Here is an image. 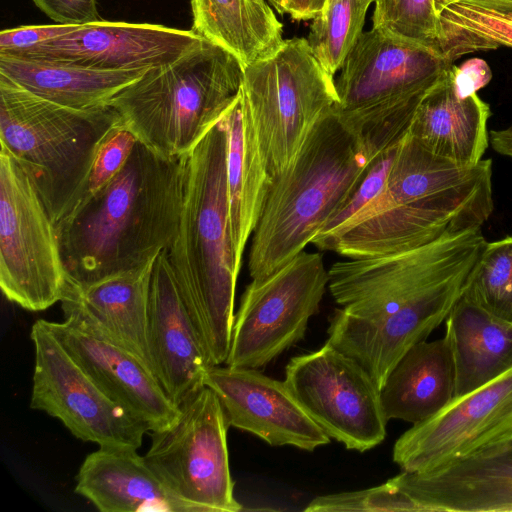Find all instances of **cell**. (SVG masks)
<instances>
[{
    "instance_id": "1",
    "label": "cell",
    "mask_w": 512,
    "mask_h": 512,
    "mask_svg": "<svg viewBox=\"0 0 512 512\" xmlns=\"http://www.w3.org/2000/svg\"><path fill=\"white\" fill-rule=\"evenodd\" d=\"M485 243L480 228L470 229L399 253L335 262L328 288L340 308L327 342L381 390L402 356L446 320Z\"/></svg>"
},
{
    "instance_id": "2",
    "label": "cell",
    "mask_w": 512,
    "mask_h": 512,
    "mask_svg": "<svg viewBox=\"0 0 512 512\" xmlns=\"http://www.w3.org/2000/svg\"><path fill=\"white\" fill-rule=\"evenodd\" d=\"M187 155L163 157L137 141L121 170L56 225L69 285L140 267L176 235Z\"/></svg>"
},
{
    "instance_id": "3",
    "label": "cell",
    "mask_w": 512,
    "mask_h": 512,
    "mask_svg": "<svg viewBox=\"0 0 512 512\" xmlns=\"http://www.w3.org/2000/svg\"><path fill=\"white\" fill-rule=\"evenodd\" d=\"M227 145L224 114L187 155L178 229L166 250L212 366L224 364L228 357L239 274L231 241Z\"/></svg>"
},
{
    "instance_id": "4",
    "label": "cell",
    "mask_w": 512,
    "mask_h": 512,
    "mask_svg": "<svg viewBox=\"0 0 512 512\" xmlns=\"http://www.w3.org/2000/svg\"><path fill=\"white\" fill-rule=\"evenodd\" d=\"M369 165L333 110L324 114L270 186L252 233L251 279L263 280L302 252L357 187Z\"/></svg>"
},
{
    "instance_id": "5",
    "label": "cell",
    "mask_w": 512,
    "mask_h": 512,
    "mask_svg": "<svg viewBox=\"0 0 512 512\" xmlns=\"http://www.w3.org/2000/svg\"><path fill=\"white\" fill-rule=\"evenodd\" d=\"M244 68L202 39L175 61L147 70L110 102L138 141L157 154H188L238 97Z\"/></svg>"
},
{
    "instance_id": "6",
    "label": "cell",
    "mask_w": 512,
    "mask_h": 512,
    "mask_svg": "<svg viewBox=\"0 0 512 512\" xmlns=\"http://www.w3.org/2000/svg\"><path fill=\"white\" fill-rule=\"evenodd\" d=\"M122 119L110 105L74 109L0 75V144L26 171L56 225L80 198L97 151Z\"/></svg>"
},
{
    "instance_id": "7",
    "label": "cell",
    "mask_w": 512,
    "mask_h": 512,
    "mask_svg": "<svg viewBox=\"0 0 512 512\" xmlns=\"http://www.w3.org/2000/svg\"><path fill=\"white\" fill-rule=\"evenodd\" d=\"M451 65L435 48L372 28L341 68L332 110L371 162L403 139L421 100Z\"/></svg>"
},
{
    "instance_id": "8",
    "label": "cell",
    "mask_w": 512,
    "mask_h": 512,
    "mask_svg": "<svg viewBox=\"0 0 512 512\" xmlns=\"http://www.w3.org/2000/svg\"><path fill=\"white\" fill-rule=\"evenodd\" d=\"M240 97L244 130L271 183L338 102L334 77L303 37L285 40L274 54L246 66Z\"/></svg>"
},
{
    "instance_id": "9",
    "label": "cell",
    "mask_w": 512,
    "mask_h": 512,
    "mask_svg": "<svg viewBox=\"0 0 512 512\" xmlns=\"http://www.w3.org/2000/svg\"><path fill=\"white\" fill-rule=\"evenodd\" d=\"M178 407L168 426L150 432L146 463L188 512L242 510L230 473V426L217 395L204 386Z\"/></svg>"
},
{
    "instance_id": "10",
    "label": "cell",
    "mask_w": 512,
    "mask_h": 512,
    "mask_svg": "<svg viewBox=\"0 0 512 512\" xmlns=\"http://www.w3.org/2000/svg\"><path fill=\"white\" fill-rule=\"evenodd\" d=\"M54 223L29 175L0 152V287L11 302L41 311L68 289Z\"/></svg>"
},
{
    "instance_id": "11",
    "label": "cell",
    "mask_w": 512,
    "mask_h": 512,
    "mask_svg": "<svg viewBox=\"0 0 512 512\" xmlns=\"http://www.w3.org/2000/svg\"><path fill=\"white\" fill-rule=\"evenodd\" d=\"M328 283L322 255L304 250L263 280H252L234 316L225 364L259 369L302 340Z\"/></svg>"
},
{
    "instance_id": "12",
    "label": "cell",
    "mask_w": 512,
    "mask_h": 512,
    "mask_svg": "<svg viewBox=\"0 0 512 512\" xmlns=\"http://www.w3.org/2000/svg\"><path fill=\"white\" fill-rule=\"evenodd\" d=\"M284 382L308 416L347 449L365 452L385 439L380 388L359 362L327 341L292 357Z\"/></svg>"
},
{
    "instance_id": "13",
    "label": "cell",
    "mask_w": 512,
    "mask_h": 512,
    "mask_svg": "<svg viewBox=\"0 0 512 512\" xmlns=\"http://www.w3.org/2000/svg\"><path fill=\"white\" fill-rule=\"evenodd\" d=\"M396 205L425 208L460 230L481 228L494 209L492 160L458 164L431 153L406 134L397 145L381 193L338 230Z\"/></svg>"
},
{
    "instance_id": "14",
    "label": "cell",
    "mask_w": 512,
    "mask_h": 512,
    "mask_svg": "<svg viewBox=\"0 0 512 512\" xmlns=\"http://www.w3.org/2000/svg\"><path fill=\"white\" fill-rule=\"evenodd\" d=\"M35 365L30 406L59 419L78 439L99 447L138 449L145 425L110 399L47 327L31 329Z\"/></svg>"
},
{
    "instance_id": "15",
    "label": "cell",
    "mask_w": 512,
    "mask_h": 512,
    "mask_svg": "<svg viewBox=\"0 0 512 512\" xmlns=\"http://www.w3.org/2000/svg\"><path fill=\"white\" fill-rule=\"evenodd\" d=\"M512 438V369L455 397L432 417L413 424L395 442L393 461L402 471L424 473L466 459Z\"/></svg>"
},
{
    "instance_id": "16",
    "label": "cell",
    "mask_w": 512,
    "mask_h": 512,
    "mask_svg": "<svg viewBox=\"0 0 512 512\" xmlns=\"http://www.w3.org/2000/svg\"><path fill=\"white\" fill-rule=\"evenodd\" d=\"M202 39L192 30L101 20L12 56L97 70H149L175 61Z\"/></svg>"
},
{
    "instance_id": "17",
    "label": "cell",
    "mask_w": 512,
    "mask_h": 512,
    "mask_svg": "<svg viewBox=\"0 0 512 512\" xmlns=\"http://www.w3.org/2000/svg\"><path fill=\"white\" fill-rule=\"evenodd\" d=\"M204 383L217 395L229 426L254 434L270 446L313 451L330 442L286 383L259 369L211 366Z\"/></svg>"
},
{
    "instance_id": "18",
    "label": "cell",
    "mask_w": 512,
    "mask_h": 512,
    "mask_svg": "<svg viewBox=\"0 0 512 512\" xmlns=\"http://www.w3.org/2000/svg\"><path fill=\"white\" fill-rule=\"evenodd\" d=\"M147 340L153 375L179 406L205 386L212 366L179 293L166 250L150 277Z\"/></svg>"
},
{
    "instance_id": "19",
    "label": "cell",
    "mask_w": 512,
    "mask_h": 512,
    "mask_svg": "<svg viewBox=\"0 0 512 512\" xmlns=\"http://www.w3.org/2000/svg\"><path fill=\"white\" fill-rule=\"evenodd\" d=\"M390 481L418 511L512 512V438L433 471Z\"/></svg>"
},
{
    "instance_id": "20",
    "label": "cell",
    "mask_w": 512,
    "mask_h": 512,
    "mask_svg": "<svg viewBox=\"0 0 512 512\" xmlns=\"http://www.w3.org/2000/svg\"><path fill=\"white\" fill-rule=\"evenodd\" d=\"M61 345L116 404L149 432L168 426L179 407L162 389L152 371L130 352L95 338L67 321L45 320Z\"/></svg>"
},
{
    "instance_id": "21",
    "label": "cell",
    "mask_w": 512,
    "mask_h": 512,
    "mask_svg": "<svg viewBox=\"0 0 512 512\" xmlns=\"http://www.w3.org/2000/svg\"><path fill=\"white\" fill-rule=\"evenodd\" d=\"M154 259L84 287L69 285L60 301L65 321L130 352L151 371L147 310Z\"/></svg>"
},
{
    "instance_id": "22",
    "label": "cell",
    "mask_w": 512,
    "mask_h": 512,
    "mask_svg": "<svg viewBox=\"0 0 512 512\" xmlns=\"http://www.w3.org/2000/svg\"><path fill=\"white\" fill-rule=\"evenodd\" d=\"M490 115L489 104L477 93L460 91L451 65L421 100L407 134L437 156L474 165L489 145Z\"/></svg>"
},
{
    "instance_id": "23",
    "label": "cell",
    "mask_w": 512,
    "mask_h": 512,
    "mask_svg": "<svg viewBox=\"0 0 512 512\" xmlns=\"http://www.w3.org/2000/svg\"><path fill=\"white\" fill-rule=\"evenodd\" d=\"M75 492L101 512H188L168 492L137 449L99 447L84 459Z\"/></svg>"
},
{
    "instance_id": "24",
    "label": "cell",
    "mask_w": 512,
    "mask_h": 512,
    "mask_svg": "<svg viewBox=\"0 0 512 512\" xmlns=\"http://www.w3.org/2000/svg\"><path fill=\"white\" fill-rule=\"evenodd\" d=\"M388 420L420 423L455 396V367L448 339L412 346L388 374L380 390Z\"/></svg>"
},
{
    "instance_id": "25",
    "label": "cell",
    "mask_w": 512,
    "mask_h": 512,
    "mask_svg": "<svg viewBox=\"0 0 512 512\" xmlns=\"http://www.w3.org/2000/svg\"><path fill=\"white\" fill-rule=\"evenodd\" d=\"M455 367V397L466 395L512 369V324L465 298L445 320Z\"/></svg>"
},
{
    "instance_id": "26",
    "label": "cell",
    "mask_w": 512,
    "mask_h": 512,
    "mask_svg": "<svg viewBox=\"0 0 512 512\" xmlns=\"http://www.w3.org/2000/svg\"><path fill=\"white\" fill-rule=\"evenodd\" d=\"M146 71L97 70L0 54V75L39 97L74 109L109 105Z\"/></svg>"
},
{
    "instance_id": "27",
    "label": "cell",
    "mask_w": 512,
    "mask_h": 512,
    "mask_svg": "<svg viewBox=\"0 0 512 512\" xmlns=\"http://www.w3.org/2000/svg\"><path fill=\"white\" fill-rule=\"evenodd\" d=\"M192 31L246 66L274 54L283 26L262 0H191Z\"/></svg>"
},
{
    "instance_id": "28",
    "label": "cell",
    "mask_w": 512,
    "mask_h": 512,
    "mask_svg": "<svg viewBox=\"0 0 512 512\" xmlns=\"http://www.w3.org/2000/svg\"><path fill=\"white\" fill-rule=\"evenodd\" d=\"M225 119L231 241L235 265L240 271L245 246L257 225L271 182L246 148L240 93Z\"/></svg>"
},
{
    "instance_id": "29",
    "label": "cell",
    "mask_w": 512,
    "mask_h": 512,
    "mask_svg": "<svg viewBox=\"0 0 512 512\" xmlns=\"http://www.w3.org/2000/svg\"><path fill=\"white\" fill-rule=\"evenodd\" d=\"M374 0H328L313 18L307 37L320 65L334 77L363 33Z\"/></svg>"
},
{
    "instance_id": "30",
    "label": "cell",
    "mask_w": 512,
    "mask_h": 512,
    "mask_svg": "<svg viewBox=\"0 0 512 512\" xmlns=\"http://www.w3.org/2000/svg\"><path fill=\"white\" fill-rule=\"evenodd\" d=\"M462 295L490 315L512 324V236L485 243Z\"/></svg>"
},
{
    "instance_id": "31",
    "label": "cell",
    "mask_w": 512,
    "mask_h": 512,
    "mask_svg": "<svg viewBox=\"0 0 512 512\" xmlns=\"http://www.w3.org/2000/svg\"><path fill=\"white\" fill-rule=\"evenodd\" d=\"M374 3L372 28L442 52L443 28L434 0H374Z\"/></svg>"
},
{
    "instance_id": "32",
    "label": "cell",
    "mask_w": 512,
    "mask_h": 512,
    "mask_svg": "<svg viewBox=\"0 0 512 512\" xmlns=\"http://www.w3.org/2000/svg\"><path fill=\"white\" fill-rule=\"evenodd\" d=\"M443 25L456 27L499 47H512V13L454 2L440 13Z\"/></svg>"
},
{
    "instance_id": "33",
    "label": "cell",
    "mask_w": 512,
    "mask_h": 512,
    "mask_svg": "<svg viewBox=\"0 0 512 512\" xmlns=\"http://www.w3.org/2000/svg\"><path fill=\"white\" fill-rule=\"evenodd\" d=\"M397 145L382 152L370 162L363 179L333 213L325 227L314 237V239L325 237L344 226L381 193L384 188Z\"/></svg>"
},
{
    "instance_id": "34",
    "label": "cell",
    "mask_w": 512,
    "mask_h": 512,
    "mask_svg": "<svg viewBox=\"0 0 512 512\" xmlns=\"http://www.w3.org/2000/svg\"><path fill=\"white\" fill-rule=\"evenodd\" d=\"M137 141L136 136L123 122L109 133L97 151L84 190L75 206L99 190L121 170Z\"/></svg>"
},
{
    "instance_id": "35",
    "label": "cell",
    "mask_w": 512,
    "mask_h": 512,
    "mask_svg": "<svg viewBox=\"0 0 512 512\" xmlns=\"http://www.w3.org/2000/svg\"><path fill=\"white\" fill-rule=\"evenodd\" d=\"M77 25H27L2 30L0 33V54H17L35 45L66 34Z\"/></svg>"
},
{
    "instance_id": "36",
    "label": "cell",
    "mask_w": 512,
    "mask_h": 512,
    "mask_svg": "<svg viewBox=\"0 0 512 512\" xmlns=\"http://www.w3.org/2000/svg\"><path fill=\"white\" fill-rule=\"evenodd\" d=\"M51 20L62 25L101 21L96 0H32Z\"/></svg>"
},
{
    "instance_id": "37",
    "label": "cell",
    "mask_w": 512,
    "mask_h": 512,
    "mask_svg": "<svg viewBox=\"0 0 512 512\" xmlns=\"http://www.w3.org/2000/svg\"><path fill=\"white\" fill-rule=\"evenodd\" d=\"M491 79V72L483 60L472 59L462 67L455 66V80L460 91L465 94L477 93Z\"/></svg>"
},
{
    "instance_id": "38",
    "label": "cell",
    "mask_w": 512,
    "mask_h": 512,
    "mask_svg": "<svg viewBox=\"0 0 512 512\" xmlns=\"http://www.w3.org/2000/svg\"><path fill=\"white\" fill-rule=\"evenodd\" d=\"M328 0H288L286 13L295 21L313 19Z\"/></svg>"
},
{
    "instance_id": "39",
    "label": "cell",
    "mask_w": 512,
    "mask_h": 512,
    "mask_svg": "<svg viewBox=\"0 0 512 512\" xmlns=\"http://www.w3.org/2000/svg\"><path fill=\"white\" fill-rule=\"evenodd\" d=\"M489 143L497 153L512 158V125L504 129L491 130Z\"/></svg>"
},
{
    "instance_id": "40",
    "label": "cell",
    "mask_w": 512,
    "mask_h": 512,
    "mask_svg": "<svg viewBox=\"0 0 512 512\" xmlns=\"http://www.w3.org/2000/svg\"><path fill=\"white\" fill-rule=\"evenodd\" d=\"M502 12L512 13V0H458Z\"/></svg>"
},
{
    "instance_id": "41",
    "label": "cell",
    "mask_w": 512,
    "mask_h": 512,
    "mask_svg": "<svg viewBox=\"0 0 512 512\" xmlns=\"http://www.w3.org/2000/svg\"><path fill=\"white\" fill-rule=\"evenodd\" d=\"M288 0H271L270 4L277 10L279 14L286 13Z\"/></svg>"
},
{
    "instance_id": "42",
    "label": "cell",
    "mask_w": 512,
    "mask_h": 512,
    "mask_svg": "<svg viewBox=\"0 0 512 512\" xmlns=\"http://www.w3.org/2000/svg\"><path fill=\"white\" fill-rule=\"evenodd\" d=\"M458 0H434V5H435V10L437 12V14L440 16V13L443 11V9L454 3V2H457Z\"/></svg>"
},
{
    "instance_id": "43",
    "label": "cell",
    "mask_w": 512,
    "mask_h": 512,
    "mask_svg": "<svg viewBox=\"0 0 512 512\" xmlns=\"http://www.w3.org/2000/svg\"><path fill=\"white\" fill-rule=\"evenodd\" d=\"M262 1H266V0H262ZM268 2H271V0H268Z\"/></svg>"
}]
</instances>
